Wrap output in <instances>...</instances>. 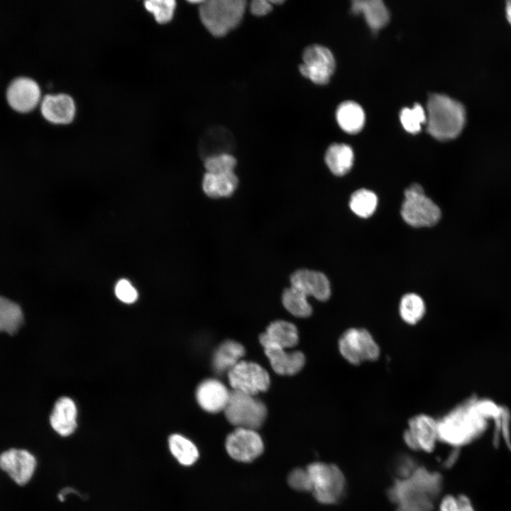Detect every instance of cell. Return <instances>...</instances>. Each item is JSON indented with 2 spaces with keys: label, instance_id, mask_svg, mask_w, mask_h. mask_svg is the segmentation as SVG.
Returning a JSON list of instances; mask_svg holds the SVG:
<instances>
[{
  "label": "cell",
  "instance_id": "obj_1",
  "mask_svg": "<svg viewBox=\"0 0 511 511\" xmlns=\"http://www.w3.org/2000/svg\"><path fill=\"white\" fill-rule=\"evenodd\" d=\"M483 402L468 401L437 420L439 440L458 446L469 443L485 429V417L491 412Z\"/></svg>",
  "mask_w": 511,
  "mask_h": 511
},
{
  "label": "cell",
  "instance_id": "obj_2",
  "mask_svg": "<svg viewBox=\"0 0 511 511\" xmlns=\"http://www.w3.org/2000/svg\"><path fill=\"white\" fill-rule=\"evenodd\" d=\"M427 131L440 141L451 140L461 132L466 111L458 101L444 94H434L427 101Z\"/></svg>",
  "mask_w": 511,
  "mask_h": 511
},
{
  "label": "cell",
  "instance_id": "obj_3",
  "mask_svg": "<svg viewBox=\"0 0 511 511\" xmlns=\"http://www.w3.org/2000/svg\"><path fill=\"white\" fill-rule=\"evenodd\" d=\"M200 20L215 37H222L241 22L246 1L243 0H208L199 5Z\"/></svg>",
  "mask_w": 511,
  "mask_h": 511
},
{
  "label": "cell",
  "instance_id": "obj_4",
  "mask_svg": "<svg viewBox=\"0 0 511 511\" xmlns=\"http://www.w3.org/2000/svg\"><path fill=\"white\" fill-rule=\"evenodd\" d=\"M411 477L394 488L395 500L401 502L398 511H429L432 506L429 495L438 489V476L419 469Z\"/></svg>",
  "mask_w": 511,
  "mask_h": 511
},
{
  "label": "cell",
  "instance_id": "obj_5",
  "mask_svg": "<svg viewBox=\"0 0 511 511\" xmlns=\"http://www.w3.org/2000/svg\"><path fill=\"white\" fill-rule=\"evenodd\" d=\"M227 420L236 428L256 430L265 420L267 408L264 403L241 392L232 390L224 410Z\"/></svg>",
  "mask_w": 511,
  "mask_h": 511
},
{
  "label": "cell",
  "instance_id": "obj_6",
  "mask_svg": "<svg viewBox=\"0 0 511 511\" xmlns=\"http://www.w3.org/2000/svg\"><path fill=\"white\" fill-rule=\"evenodd\" d=\"M307 470L312 485L314 498L323 504L339 500L345 488V478L338 466L315 462L308 465Z\"/></svg>",
  "mask_w": 511,
  "mask_h": 511
},
{
  "label": "cell",
  "instance_id": "obj_7",
  "mask_svg": "<svg viewBox=\"0 0 511 511\" xmlns=\"http://www.w3.org/2000/svg\"><path fill=\"white\" fill-rule=\"evenodd\" d=\"M404 221L414 227L432 226L440 217L439 207L424 192L418 184H412L405 192V199L401 208Z\"/></svg>",
  "mask_w": 511,
  "mask_h": 511
},
{
  "label": "cell",
  "instance_id": "obj_8",
  "mask_svg": "<svg viewBox=\"0 0 511 511\" xmlns=\"http://www.w3.org/2000/svg\"><path fill=\"white\" fill-rule=\"evenodd\" d=\"M339 349L341 356L353 365L375 361L380 354L378 344L365 329H347L339 339Z\"/></svg>",
  "mask_w": 511,
  "mask_h": 511
},
{
  "label": "cell",
  "instance_id": "obj_9",
  "mask_svg": "<svg viewBox=\"0 0 511 511\" xmlns=\"http://www.w3.org/2000/svg\"><path fill=\"white\" fill-rule=\"evenodd\" d=\"M233 390L256 396L270 385L268 373L259 364L241 360L228 371Z\"/></svg>",
  "mask_w": 511,
  "mask_h": 511
},
{
  "label": "cell",
  "instance_id": "obj_10",
  "mask_svg": "<svg viewBox=\"0 0 511 511\" xmlns=\"http://www.w3.org/2000/svg\"><path fill=\"white\" fill-rule=\"evenodd\" d=\"M302 60L299 67L302 76L317 84L329 82L335 69V60L330 50L320 45H309L303 51Z\"/></svg>",
  "mask_w": 511,
  "mask_h": 511
},
{
  "label": "cell",
  "instance_id": "obj_11",
  "mask_svg": "<svg viewBox=\"0 0 511 511\" xmlns=\"http://www.w3.org/2000/svg\"><path fill=\"white\" fill-rule=\"evenodd\" d=\"M226 449L234 460L248 463L255 460L264 449L260 436L256 430L236 428L226 439Z\"/></svg>",
  "mask_w": 511,
  "mask_h": 511
},
{
  "label": "cell",
  "instance_id": "obj_12",
  "mask_svg": "<svg viewBox=\"0 0 511 511\" xmlns=\"http://www.w3.org/2000/svg\"><path fill=\"white\" fill-rule=\"evenodd\" d=\"M403 439L413 450L430 453L434 448L438 436L437 420L427 414H418L409 420V427Z\"/></svg>",
  "mask_w": 511,
  "mask_h": 511
},
{
  "label": "cell",
  "instance_id": "obj_13",
  "mask_svg": "<svg viewBox=\"0 0 511 511\" xmlns=\"http://www.w3.org/2000/svg\"><path fill=\"white\" fill-rule=\"evenodd\" d=\"M36 466L35 457L28 451L11 449L0 455V467L18 485L27 483Z\"/></svg>",
  "mask_w": 511,
  "mask_h": 511
},
{
  "label": "cell",
  "instance_id": "obj_14",
  "mask_svg": "<svg viewBox=\"0 0 511 511\" xmlns=\"http://www.w3.org/2000/svg\"><path fill=\"white\" fill-rule=\"evenodd\" d=\"M9 105L19 112H28L41 101V92L38 84L33 79L19 77L14 79L6 92Z\"/></svg>",
  "mask_w": 511,
  "mask_h": 511
},
{
  "label": "cell",
  "instance_id": "obj_15",
  "mask_svg": "<svg viewBox=\"0 0 511 511\" xmlns=\"http://www.w3.org/2000/svg\"><path fill=\"white\" fill-rule=\"evenodd\" d=\"M40 111L49 122L65 125L75 119L77 106L74 99L67 94H50L41 99Z\"/></svg>",
  "mask_w": 511,
  "mask_h": 511
},
{
  "label": "cell",
  "instance_id": "obj_16",
  "mask_svg": "<svg viewBox=\"0 0 511 511\" xmlns=\"http://www.w3.org/2000/svg\"><path fill=\"white\" fill-rule=\"evenodd\" d=\"M291 287L304 295L319 301L327 300L331 295L328 278L322 272L309 269H299L290 276Z\"/></svg>",
  "mask_w": 511,
  "mask_h": 511
},
{
  "label": "cell",
  "instance_id": "obj_17",
  "mask_svg": "<svg viewBox=\"0 0 511 511\" xmlns=\"http://www.w3.org/2000/svg\"><path fill=\"white\" fill-rule=\"evenodd\" d=\"M231 392L221 381L209 378L202 381L197 387L196 398L199 406L205 411L216 413L224 411L229 400Z\"/></svg>",
  "mask_w": 511,
  "mask_h": 511
},
{
  "label": "cell",
  "instance_id": "obj_18",
  "mask_svg": "<svg viewBox=\"0 0 511 511\" xmlns=\"http://www.w3.org/2000/svg\"><path fill=\"white\" fill-rule=\"evenodd\" d=\"M274 371L282 375H292L300 372L305 363L301 351L287 352L285 348L271 344L262 345Z\"/></svg>",
  "mask_w": 511,
  "mask_h": 511
},
{
  "label": "cell",
  "instance_id": "obj_19",
  "mask_svg": "<svg viewBox=\"0 0 511 511\" xmlns=\"http://www.w3.org/2000/svg\"><path fill=\"white\" fill-rule=\"evenodd\" d=\"M77 407L70 397H60L55 404L50 422L53 429L60 436L72 434L77 427Z\"/></svg>",
  "mask_w": 511,
  "mask_h": 511
},
{
  "label": "cell",
  "instance_id": "obj_20",
  "mask_svg": "<svg viewBox=\"0 0 511 511\" xmlns=\"http://www.w3.org/2000/svg\"><path fill=\"white\" fill-rule=\"evenodd\" d=\"M298 341L297 327L284 320L272 322L265 332L260 336L261 345L271 344L285 349L296 346Z\"/></svg>",
  "mask_w": 511,
  "mask_h": 511
},
{
  "label": "cell",
  "instance_id": "obj_21",
  "mask_svg": "<svg viewBox=\"0 0 511 511\" xmlns=\"http://www.w3.org/2000/svg\"><path fill=\"white\" fill-rule=\"evenodd\" d=\"M238 185V179L233 172L211 173L204 175L202 189L210 198L218 199L231 196Z\"/></svg>",
  "mask_w": 511,
  "mask_h": 511
},
{
  "label": "cell",
  "instance_id": "obj_22",
  "mask_svg": "<svg viewBox=\"0 0 511 511\" xmlns=\"http://www.w3.org/2000/svg\"><path fill=\"white\" fill-rule=\"evenodd\" d=\"M351 10L355 13H363L374 32L385 26L389 20L388 11L380 0L353 1Z\"/></svg>",
  "mask_w": 511,
  "mask_h": 511
},
{
  "label": "cell",
  "instance_id": "obj_23",
  "mask_svg": "<svg viewBox=\"0 0 511 511\" xmlns=\"http://www.w3.org/2000/svg\"><path fill=\"white\" fill-rule=\"evenodd\" d=\"M245 354V348L238 342L232 340L224 341L216 349L212 366L216 373L227 372L237 364Z\"/></svg>",
  "mask_w": 511,
  "mask_h": 511
},
{
  "label": "cell",
  "instance_id": "obj_24",
  "mask_svg": "<svg viewBox=\"0 0 511 511\" xmlns=\"http://www.w3.org/2000/svg\"><path fill=\"white\" fill-rule=\"evenodd\" d=\"M353 152L350 146L344 143H333L327 149L325 163L331 172L338 176L346 175L352 167Z\"/></svg>",
  "mask_w": 511,
  "mask_h": 511
},
{
  "label": "cell",
  "instance_id": "obj_25",
  "mask_svg": "<svg viewBox=\"0 0 511 511\" xmlns=\"http://www.w3.org/2000/svg\"><path fill=\"white\" fill-rule=\"evenodd\" d=\"M336 116L339 126L348 133H356L364 126V111L354 101H348L341 104L336 110Z\"/></svg>",
  "mask_w": 511,
  "mask_h": 511
},
{
  "label": "cell",
  "instance_id": "obj_26",
  "mask_svg": "<svg viewBox=\"0 0 511 511\" xmlns=\"http://www.w3.org/2000/svg\"><path fill=\"white\" fill-rule=\"evenodd\" d=\"M168 446L172 456L182 465H192L199 457L197 446L182 435L174 434L170 436Z\"/></svg>",
  "mask_w": 511,
  "mask_h": 511
},
{
  "label": "cell",
  "instance_id": "obj_27",
  "mask_svg": "<svg viewBox=\"0 0 511 511\" xmlns=\"http://www.w3.org/2000/svg\"><path fill=\"white\" fill-rule=\"evenodd\" d=\"M21 307L10 300L0 296V331L13 334L23 322Z\"/></svg>",
  "mask_w": 511,
  "mask_h": 511
},
{
  "label": "cell",
  "instance_id": "obj_28",
  "mask_svg": "<svg viewBox=\"0 0 511 511\" xmlns=\"http://www.w3.org/2000/svg\"><path fill=\"white\" fill-rule=\"evenodd\" d=\"M425 310L424 300L417 294H406L400 300L399 305L400 315L407 324H417L424 315Z\"/></svg>",
  "mask_w": 511,
  "mask_h": 511
},
{
  "label": "cell",
  "instance_id": "obj_29",
  "mask_svg": "<svg viewBox=\"0 0 511 511\" xmlns=\"http://www.w3.org/2000/svg\"><path fill=\"white\" fill-rule=\"evenodd\" d=\"M282 302L285 309L294 316L307 317L312 312L307 297L291 286L283 291Z\"/></svg>",
  "mask_w": 511,
  "mask_h": 511
},
{
  "label": "cell",
  "instance_id": "obj_30",
  "mask_svg": "<svg viewBox=\"0 0 511 511\" xmlns=\"http://www.w3.org/2000/svg\"><path fill=\"white\" fill-rule=\"evenodd\" d=\"M378 197L370 190L360 189L354 192L350 199L349 206L351 211L363 218L370 216L376 209Z\"/></svg>",
  "mask_w": 511,
  "mask_h": 511
},
{
  "label": "cell",
  "instance_id": "obj_31",
  "mask_svg": "<svg viewBox=\"0 0 511 511\" xmlns=\"http://www.w3.org/2000/svg\"><path fill=\"white\" fill-rule=\"evenodd\" d=\"M400 119L404 128L407 132L414 134L419 132L422 125L427 122V114L423 107L416 104L411 109H402Z\"/></svg>",
  "mask_w": 511,
  "mask_h": 511
},
{
  "label": "cell",
  "instance_id": "obj_32",
  "mask_svg": "<svg viewBox=\"0 0 511 511\" xmlns=\"http://www.w3.org/2000/svg\"><path fill=\"white\" fill-rule=\"evenodd\" d=\"M174 0H148L144 1L145 9L150 13L158 23L170 22L176 9Z\"/></svg>",
  "mask_w": 511,
  "mask_h": 511
},
{
  "label": "cell",
  "instance_id": "obj_33",
  "mask_svg": "<svg viewBox=\"0 0 511 511\" xmlns=\"http://www.w3.org/2000/svg\"><path fill=\"white\" fill-rule=\"evenodd\" d=\"M236 159L231 153H220L204 158V166L207 172L228 173L234 172Z\"/></svg>",
  "mask_w": 511,
  "mask_h": 511
},
{
  "label": "cell",
  "instance_id": "obj_34",
  "mask_svg": "<svg viewBox=\"0 0 511 511\" xmlns=\"http://www.w3.org/2000/svg\"><path fill=\"white\" fill-rule=\"evenodd\" d=\"M439 511H475L471 500L463 495L445 496L439 504Z\"/></svg>",
  "mask_w": 511,
  "mask_h": 511
},
{
  "label": "cell",
  "instance_id": "obj_35",
  "mask_svg": "<svg viewBox=\"0 0 511 511\" xmlns=\"http://www.w3.org/2000/svg\"><path fill=\"white\" fill-rule=\"evenodd\" d=\"M287 483L292 488L296 490L312 492V481L306 468H297L292 470L288 476Z\"/></svg>",
  "mask_w": 511,
  "mask_h": 511
},
{
  "label": "cell",
  "instance_id": "obj_36",
  "mask_svg": "<svg viewBox=\"0 0 511 511\" xmlns=\"http://www.w3.org/2000/svg\"><path fill=\"white\" fill-rule=\"evenodd\" d=\"M117 298L126 304H132L138 299V292L132 284L126 279L118 281L115 286Z\"/></svg>",
  "mask_w": 511,
  "mask_h": 511
},
{
  "label": "cell",
  "instance_id": "obj_37",
  "mask_svg": "<svg viewBox=\"0 0 511 511\" xmlns=\"http://www.w3.org/2000/svg\"><path fill=\"white\" fill-rule=\"evenodd\" d=\"M273 9V4L267 0H254L251 1L250 10L257 16H263L269 13Z\"/></svg>",
  "mask_w": 511,
  "mask_h": 511
},
{
  "label": "cell",
  "instance_id": "obj_38",
  "mask_svg": "<svg viewBox=\"0 0 511 511\" xmlns=\"http://www.w3.org/2000/svg\"><path fill=\"white\" fill-rule=\"evenodd\" d=\"M506 16L509 23L511 24V0L506 4Z\"/></svg>",
  "mask_w": 511,
  "mask_h": 511
}]
</instances>
